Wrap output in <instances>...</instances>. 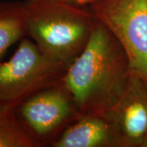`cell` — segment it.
Instances as JSON below:
<instances>
[{
  "instance_id": "cell-7",
  "label": "cell",
  "mask_w": 147,
  "mask_h": 147,
  "mask_svg": "<svg viewBox=\"0 0 147 147\" xmlns=\"http://www.w3.org/2000/svg\"><path fill=\"white\" fill-rule=\"evenodd\" d=\"M53 147H119L105 117L80 115L61 133Z\"/></svg>"
},
{
  "instance_id": "cell-11",
  "label": "cell",
  "mask_w": 147,
  "mask_h": 147,
  "mask_svg": "<svg viewBox=\"0 0 147 147\" xmlns=\"http://www.w3.org/2000/svg\"><path fill=\"white\" fill-rule=\"evenodd\" d=\"M141 147H147V136L145 137V139L143 140Z\"/></svg>"
},
{
  "instance_id": "cell-5",
  "label": "cell",
  "mask_w": 147,
  "mask_h": 147,
  "mask_svg": "<svg viewBox=\"0 0 147 147\" xmlns=\"http://www.w3.org/2000/svg\"><path fill=\"white\" fill-rule=\"evenodd\" d=\"M14 111L39 147H53L66 127L82 115L61 83L33 95Z\"/></svg>"
},
{
  "instance_id": "cell-1",
  "label": "cell",
  "mask_w": 147,
  "mask_h": 147,
  "mask_svg": "<svg viewBox=\"0 0 147 147\" xmlns=\"http://www.w3.org/2000/svg\"><path fill=\"white\" fill-rule=\"evenodd\" d=\"M130 73L124 49L96 20L89 42L69 65L61 84L80 115L105 117L123 94Z\"/></svg>"
},
{
  "instance_id": "cell-6",
  "label": "cell",
  "mask_w": 147,
  "mask_h": 147,
  "mask_svg": "<svg viewBox=\"0 0 147 147\" xmlns=\"http://www.w3.org/2000/svg\"><path fill=\"white\" fill-rule=\"evenodd\" d=\"M119 147H141L147 136V82L130 73L119 99L105 114Z\"/></svg>"
},
{
  "instance_id": "cell-4",
  "label": "cell",
  "mask_w": 147,
  "mask_h": 147,
  "mask_svg": "<svg viewBox=\"0 0 147 147\" xmlns=\"http://www.w3.org/2000/svg\"><path fill=\"white\" fill-rule=\"evenodd\" d=\"M88 7L124 49L131 73L147 82V0H92Z\"/></svg>"
},
{
  "instance_id": "cell-10",
  "label": "cell",
  "mask_w": 147,
  "mask_h": 147,
  "mask_svg": "<svg viewBox=\"0 0 147 147\" xmlns=\"http://www.w3.org/2000/svg\"><path fill=\"white\" fill-rule=\"evenodd\" d=\"M61 1H63L65 3H71L74 5L86 7V6L88 5L92 0H61Z\"/></svg>"
},
{
  "instance_id": "cell-2",
  "label": "cell",
  "mask_w": 147,
  "mask_h": 147,
  "mask_svg": "<svg viewBox=\"0 0 147 147\" xmlns=\"http://www.w3.org/2000/svg\"><path fill=\"white\" fill-rule=\"evenodd\" d=\"M27 37L49 57L69 65L84 50L96 19L88 6L61 0H26Z\"/></svg>"
},
{
  "instance_id": "cell-9",
  "label": "cell",
  "mask_w": 147,
  "mask_h": 147,
  "mask_svg": "<svg viewBox=\"0 0 147 147\" xmlns=\"http://www.w3.org/2000/svg\"><path fill=\"white\" fill-rule=\"evenodd\" d=\"M0 147H39L24 129L14 110H0Z\"/></svg>"
},
{
  "instance_id": "cell-8",
  "label": "cell",
  "mask_w": 147,
  "mask_h": 147,
  "mask_svg": "<svg viewBox=\"0 0 147 147\" xmlns=\"http://www.w3.org/2000/svg\"><path fill=\"white\" fill-rule=\"evenodd\" d=\"M27 37L25 2H0V61L15 42Z\"/></svg>"
},
{
  "instance_id": "cell-3",
  "label": "cell",
  "mask_w": 147,
  "mask_h": 147,
  "mask_svg": "<svg viewBox=\"0 0 147 147\" xmlns=\"http://www.w3.org/2000/svg\"><path fill=\"white\" fill-rule=\"evenodd\" d=\"M67 68L42 53L31 38H22L14 54L0 61V110H15L33 95L60 84Z\"/></svg>"
}]
</instances>
